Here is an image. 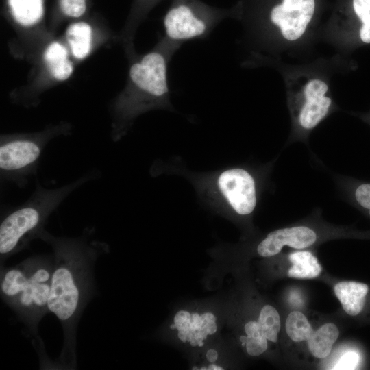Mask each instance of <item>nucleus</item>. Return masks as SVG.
I'll return each mask as SVG.
<instances>
[{"instance_id": "f257e3e1", "label": "nucleus", "mask_w": 370, "mask_h": 370, "mask_svg": "<svg viewBox=\"0 0 370 370\" xmlns=\"http://www.w3.org/2000/svg\"><path fill=\"white\" fill-rule=\"evenodd\" d=\"M92 229L77 238L56 237L45 230L39 239L53 250V269L48 301L49 312L60 321L64 345L59 361L63 367L76 365V330L81 314L94 291L92 268L106 252V243L90 240Z\"/></svg>"}, {"instance_id": "f03ea898", "label": "nucleus", "mask_w": 370, "mask_h": 370, "mask_svg": "<svg viewBox=\"0 0 370 370\" xmlns=\"http://www.w3.org/2000/svg\"><path fill=\"white\" fill-rule=\"evenodd\" d=\"M180 46L161 38L149 52L136 56L128 49L131 62L127 83L111 107V138L118 141L139 114L169 107V63Z\"/></svg>"}, {"instance_id": "7ed1b4c3", "label": "nucleus", "mask_w": 370, "mask_h": 370, "mask_svg": "<svg viewBox=\"0 0 370 370\" xmlns=\"http://www.w3.org/2000/svg\"><path fill=\"white\" fill-rule=\"evenodd\" d=\"M101 176V171L93 168L67 184L49 188L44 187L36 178L35 188L29 198L17 206L8 208L1 215V265L8 258L26 249L31 241L39 239L50 215L73 192Z\"/></svg>"}, {"instance_id": "20e7f679", "label": "nucleus", "mask_w": 370, "mask_h": 370, "mask_svg": "<svg viewBox=\"0 0 370 370\" xmlns=\"http://www.w3.org/2000/svg\"><path fill=\"white\" fill-rule=\"evenodd\" d=\"M72 133L66 122L49 125L34 132L3 134L0 136V179L19 188H25L38 173L40 159L49 143Z\"/></svg>"}, {"instance_id": "39448f33", "label": "nucleus", "mask_w": 370, "mask_h": 370, "mask_svg": "<svg viewBox=\"0 0 370 370\" xmlns=\"http://www.w3.org/2000/svg\"><path fill=\"white\" fill-rule=\"evenodd\" d=\"M236 10L214 7L201 0H171L162 18V38L180 47L190 40L206 38L221 21L234 17Z\"/></svg>"}, {"instance_id": "423d86ee", "label": "nucleus", "mask_w": 370, "mask_h": 370, "mask_svg": "<svg viewBox=\"0 0 370 370\" xmlns=\"http://www.w3.org/2000/svg\"><path fill=\"white\" fill-rule=\"evenodd\" d=\"M24 262L27 282L12 309L32 334L36 335L40 321L49 312L53 256H32Z\"/></svg>"}, {"instance_id": "0eeeda50", "label": "nucleus", "mask_w": 370, "mask_h": 370, "mask_svg": "<svg viewBox=\"0 0 370 370\" xmlns=\"http://www.w3.org/2000/svg\"><path fill=\"white\" fill-rule=\"evenodd\" d=\"M218 323V317L212 311L182 309L173 316L170 328L182 343L197 348L215 335Z\"/></svg>"}, {"instance_id": "6e6552de", "label": "nucleus", "mask_w": 370, "mask_h": 370, "mask_svg": "<svg viewBox=\"0 0 370 370\" xmlns=\"http://www.w3.org/2000/svg\"><path fill=\"white\" fill-rule=\"evenodd\" d=\"M218 187L237 214L253 212L257 203L256 182L247 170L234 168L224 171L218 177Z\"/></svg>"}, {"instance_id": "1a4fd4ad", "label": "nucleus", "mask_w": 370, "mask_h": 370, "mask_svg": "<svg viewBox=\"0 0 370 370\" xmlns=\"http://www.w3.org/2000/svg\"><path fill=\"white\" fill-rule=\"evenodd\" d=\"M314 8V0H282V3L271 8L269 19L280 27L286 39L295 40L304 33Z\"/></svg>"}, {"instance_id": "9d476101", "label": "nucleus", "mask_w": 370, "mask_h": 370, "mask_svg": "<svg viewBox=\"0 0 370 370\" xmlns=\"http://www.w3.org/2000/svg\"><path fill=\"white\" fill-rule=\"evenodd\" d=\"M317 234L306 225H295L274 230L258 245L256 251L262 257H271L279 254L284 246L301 249L314 245Z\"/></svg>"}, {"instance_id": "9b49d317", "label": "nucleus", "mask_w": 370, "mask_h": 370, "mask_svg": "<svg viewBox=\"0 0 370 370\" xmlns=\"http://www.w3.org/2000/svg\"><path fill=\"white\" fill-rule=\"evenodd\" d=\"M327 90V84L319 79L311 80L305 86V101L298 116L299 124L303 129L314 128L328 113L332 100L325 96Z\"/></svg>"}, {"instance_id": "f8f14e48", "label": "nucleus", "mask_w": 370, "mask_h": 370, "mask_svg": "<svg viewBox=\"0 0 370 370\" xmlns=\"http://www.w3.org/2000/svg\"><path fill=\"white\" fill-rule=\"evenodd\" d=\"M7 14L20 27L30 29L45 18V0H5Z\"/></svg>"}, {"instance_id": "ddd939ff", "label": "nucleus", "mask_w": 370, "mask_h": 370, "mask_svg": "<svg viewBox=\"0 0 370 370\" xmlns=\"http://www.w3.org/2000/svg\"><path fill=\"white\" fill-rule=\"evenodd\" d=\"M68 47L58 40L51 42L45 49L42 58L47 71L58 82L68 79L74 71Z\"/></svg>"}, {"instance_id": "4468645a", "label": "nucleus", "mask_w": 370, "mask_h": 370, "mask_svg": "<svg viewBox=\"0 0 370 370\" xmlns=\"http://www.w3.org/2000/svg\"><path fill=\"white\" fill-rule=\"evenodd\" d=\"M27 271L24 260L12 267H1V295L11 308L15 306L27 282Z\"/></svg>"}, {"instance_id": "2eb2a0df", "label": "nucleus", "mask_w": 370, "mask_h": 370, "mask_svg": "<svg viewBox=\"0 0 370 370\" xmlns=\"http://www.w3.org/2000/svg\"><path fill=\"white\" fill-rule=\"evenodd\" d=\"M65 38L71 55L78 60L86 58L92 48V27L90 23L76 20L66 29Z\"/></svg>"}, {"instance_id": "dca6fc26", "label": "nucleus", "mask_w": 370, "mask_h": 370, "mask_svg": "<svg viewBox=\"0 0 370 370\" xmlns=\"http://www.w3.org/2000/svg\"><path fill=\"white\" fill-rule=\"evenodd\" d=\"M368 290L367 284L353 281L338 282L334 288L343 310L351 316H356L362 310Z\"/></svg>"}, {"instance_id": "f3484780", "label": "nucleus", "mask_w": 370, "mask_h": 370, "mask_svg": "<svg viewBox=\"0 0 370 370\" xmlns=\"http://www.w3.org/2000/svg\"><path fill=\"white\" fill-rule=\"evenodd\" d=\"M292 266L287 275L296 279H312L319 275L322 267L317 258L308 251H297L288 256Z\"/></svg>"}, {"instance_id": "a211bd4d", "label": "nucleus", "mask_w": 370, "mask_h": 370, "mask_svg": "<svg viewBox=\"0 0 370 370\" xmlns=\"http://www.w3.org/2000/svg\"><path fill=\"white\" fill-rule=\"evenodd\" d=\"M338 336L339 330L334 323H325L314 331L307 341L310 353L317 358L327 357Z\"/></svg>"}, {"instance_id": "6ab92c4d", "label": "nucleus", "mask_w": 370, "mask_h": 370, "mask_svg": "<svg viewBox=\"0 0 370 370\" xmlns=\"http://www.w3.org/2000/svg\"><path fill=\"white\" fill-rule=\"evenodd\" d=\"M162 0H133L124 28L123 38L127 47L132 42L138 25L146 18L151 10Z\"/></svg>"}, {"instance_id": "aec40b11", "label": "nucleus", "mask_w": 370, "mask_h": 370, "mask_svg": "<svg viewBox=\"0 0 370 370\" xmlns=\"http://www.w3.org/2000/svg\"><path fill=\"white\" fill-rule=\"evenodd\" d=\"M245 335L241 336L240 341L246 352L251 356H258L268 348V340L258 321H249L244 325Z\"/></svg>"}, {"instance_id": "412c9836", "label": "nucleus", "mask_w": 370, "mask_h": 370, "mask_svg": "<svg viewBox=\"0 0 370 370\" xmlns=\"http://www.w3.org/2000/svg\"><path fill=\"white\" fill-rule=\"evenodd\" d=\"M285 327L288 336L295 342L308 341L314 332L306 317L299 311L289 313Z\"/></svg>"}, {"instance_id": "4be33fe9", "label": "nucleus", "mask_w": 370, "mask_h": 370, "mask_svg": "<svg viewBox=\"0 0 370 370\" xmlns=\"http://www.w3.org/2000/svg\"><path fill=\"white\" fill-rule=\"evenodd\" d=\"M257 321L267 340L276 343L281 327L277 310L271 305H264L259 312Z\"/></svg>"}, {"instance_id": "5701e85b", "label": "nucleus", "mask_w": 370, "mask_h": 370, "mask_svg": "<svg viewBox=\"0 0 370 370\" xmlns=\"http://www.w3.org/2000/svg\"><path fill=\"white\" fill-rule=\"evenodd\" d=\"M88 6V0H57L54 16L57 19L78 20L87 13Z\"/></svg>"}, {"instance_id": "b1692460", "label": "nucleus", "mask_w": 370, "mask_h": 370, "mask_svg": "<svg viewBox=\"0 0 370 370\" xmlns=\"http://www.w3.org/2000/svg\"><path fill=\"white\" fill-rule=\"evenodd\" d=\"M354 199L362 208L368 211L370 216V183L359 184L354 190Z\"/></svg>"}, {"instance_id": "393cba45", "label": "nucleus", "mask_w": 370, "mask_h": 370, "mask_svg": "<svg viewBox=\"0 0 370 370\" xmlns=\"http://www.w3.org/2000/svg\"><path fill=\"white\" fill-rule=\"evenodd\" d=\"M205 362L198 366L195 369L221 370L224 367L217 363L219 358L218 352L214 349H210L204 354Z\"/></svg>"}, {"instance_id": "a878e982", "label": "nucleus", "mask_w": 370, "mask_h": 370, "mask_svg": "<svg viewBox=\"0 0 370 370\" xmlns=\"http://www.w3.org/2000/svg\"><path fill=\"white\" fill-rule=\"evenodd\" d=\"M358 362V355L354 352L344 354L333 369H354Z\"/></svg>"}]
</instances>
